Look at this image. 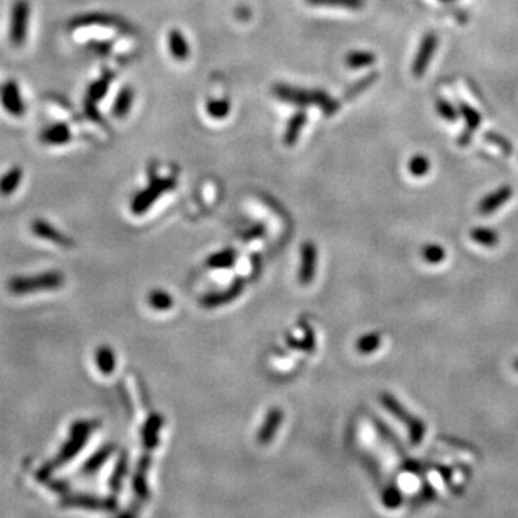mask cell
<instances>
[{"mask_svg": "<svg viewBox=\"0 0 518 518\" xmlns=\"http://www.w3.org/2000/svg\"><path fill=\"white\" fill-rule=\"evenodd\" d=\"M514 369L518 372V360H515V362H514Z\"/></svg>", "mask_w": 518, "mask_h": 518, "instance_id": "43", "label": "cell"}, {"mask_svg": "<svg viewBox=\"0 0 518 518\" xmlns=\"http://www.w3.org/2000/svg\"><path fill=\"white\" fill-rule=\"evenodd\" d=\"M471 239L485 248H495L500 242V235L490 228H475L469 234Z\"/></svg>", "mask_w": 518, "mask_h": 518, "instance_id": "29", "label": "cell"}, {"mask_svg": "<svg viewBox=\"0 0 518 518\" xmlns=\"http://www.w3.org/2000/svg\"><path fill=\"white\" fill-rule=\"evenodd\" d=\"M168 50L178 61H185L189 57V43L183 33L178 29L168 32Z\"/></svg>", "mask_w": 518, "mask_h": 518, "instance_id": "22", "label": "cell"}, {"mask_svg": "<svg viewBox=\"0 0 518 518\" xmlns=\"http://www.w3.org/2000/svg\"><path fill=\"white\" fill-rule=\"evenodd\" d=\"M422 258L427 264H441L447 258V252L441 245H426L422 249Z\"/></svg>", "mask_w": 518, "mask_h": 518, "instance_id": "35", "label": "cell"}, {"mask_svg": "<svg viewBox=\"0 0 518 518\" xmlns=\"http://www.w3.org/2000/svg\"><path fill=\"white\" fill-rule=\"evenodd\" d=\"M88 50L94 51L96 54H100V55H105L111 51V42H97V40H93L88 43Z\"/></svg>", "mask_w": 518, "mask_h": 518, "instance_id": "42", "label": "cell"}, {"mask_svg": "<svg viewBox=\"0 0 518 518\" xmlns=\"http://www.w3.org/2000/svg\"><path fill=\"white\" fill-rule=\"evenodd\" d=\"M377 78H379V74L377 72H370L369 75L363 76L362 79H359L357 82H355L347 91H345L344 100H353V98H356L363 91H366L367 88H370V86L377 81Z\"/></svg>", "mask_w": 518, "mask_h": 518, "instance_id": "32", "label": "cell"}, {"mask_svg": "<svg viewBox=\"0 0 518 518\" xmlns=\"http://www.w3.org/2000/svg\"><path fill=\"white\" fill-rule=\"evenodd\" d=\"M484 140H485L487 143H490V144H493V146L498 147L504 154H507V156L512 154V144H511L505 137H502L501 134H498V133H493V132H488V133H485Z\"/></svg>", "mask_w": 518, "mask_h": 518, "instance_id": "38", "label": "cell"}, {"mask_svg": "<svg viewBox=\"0 0 518 518\" xmlns=\"http://www.w3.org/2000/svg\"><path fill=\"white\" fill-rule=\"evenodd\" d=\"M113 452H114V445L101 447L96 454H93L88 459L85 461V464L81 468L82 473H85V475L94 473L97 469H100L108 461V458L113 455Z\"/></svg>", "mask_w": 518, "mask_h": 518, "instance_id": "23", "label": "cell"}, {"mask_svg": "<svg viewBox=\"0 0 518 518\" xmlns=\"http://www.w3.org/2000/svg\"><path fill=\"white\" fill-rule=\"evenodd\" d=\"M429 168H430V161L427 157H425L422 154L413 156L409 161V171H410V175L415 178L426 176Z\"/></svg>", "mask_w": 518, "mask_h": 518, "instance_id": "36", "label": "cell"}, {"mask_svg": "<svg viewBox=\"0 0 518 518\" xmlns=\"http://www.w3.org/2000/svg\"><path fill=\"white\" fill-rule=\"evenodd\" d=\"M438 48V36L434 32H429L423 36L419 50L416 52V57L412 64V74L416 78H420L427 71V67L434 58V54Z\"/></svg>", "mask_w": 518, "mask_h": 518, "instance_id": "11", "label": "cell"}, {"mask_svg": "<svg viewBox=\"0 0 518 518\" xmlns=\"http://www.w3.org/2000/svg\"><path fill=\"white\" fill-rule=\"evenodd\" d=\"M22 178H23V171L21 167L9 168L4 176L0 178V195L9 196L13 192H16V189L21 185Z\"/></svg>", "mask_w": 518, "mask_h": 518, "instance_id": "26", "label": "cell"}, {"mask_svg": "<svg viewBox=\"0 0 518 518\" xmlns=\"http://www.w3.org/2000/svg\"><path fill=\"white\" fill-rule=\"evenodd\" d=\"M317 270V248L313 242H306L301 248V267L298 280L302 285L313 282Z\"/></svg>", "mask_w": 518, "mask_h": 518, "instance_id": "13", "label": "cell"}, {"mask_svg": "<svg viewBox=\"0 0 518 518\" xmlns=\"http://www.w3.org/2000/svg\"><path fill=\"white\" fill-rule=\"evenodd\" d=\"M39 139L43 144L62 146L71 140V130L65 122H55L43 128Z\"/></svg>", "mask_w": 518, "mask_h": 518, "instance_id": "17", "label": "cell"}, {"mask_svg": "<svg viewBox=\"0 0 518 518\" xmlns=\"http://www.w3.org/2000/svg\"><path fill=\"white\" fill-rule=\"evenodd\" d=\"M307 5L311 6H326V8H343L350 11H360L364 8V0H306Z\"/></svg>", "mask_w": 518, "mask_h": 518, "instance_id": "28", "label": "cell"}, {"mask_svg": "<svg viewBox=\"0 0 518 518\" xmlns=\"http://www.w3.org/2000/svg\"><path fill=\"white\" fill-rule=\"evenodd\" d=\"M442 2H454V0H442Z\"/></svg>", "mask_w": 518, "mask_h": 518, "instance_id": "44", "label": "cell"}, {"mask_svg": "<svg viewBox=\"0 0 518 518\" xmlns=\"http://www.w3.org/2000/svg\"><path fill=\"white\" fill-rule=\"evenodd\" d=\"M163 426V418L157 413L151 415L147 422L143 426L142 435H143V444L147 451H153L159 444V432Z\"/></svg>", "mask_w": 518, "mask_h": 518, "instance_id": "20", "label": "cell"}, {"mask_svg": "<svg viewBox=\"0 0 518 518\" xmlns=\"http://www.w3.org/2000/svg\"><path fill=\"white\" fill-rule=\"evenodd\" d=\"M437 111L439 113V115L447 120V121H456L458 118V111L456 108L454 107V104H451L448 100H444V98H439L437 101Z\"/></svg>", "mask_w": 518, "mask_h": 518, "instance_id": "39", "label": "cell"}, {"mask_svg": "<svg viewBox=\"0 0 518 518\" xmlns=\"http://www.w3.org/2000/svg\"><path fill=\"white\" fill-rule=\"evenodd\" d=\"M151 451H147L143 454V456L140 458L139 464H137V469L134 473L133 478V488L137 494V497L140 498H147L149 497V487H147V471L150 468L151 464V456H150Z\"/></svg>", "mask_w": 518, "mask_h": 518, "instance_id": "18", "label": "cell"}, {"mask_svg": "<svg viewBox=\"0 0 518 518\" xmlns=\"http://www.w3.org/2000/svg\"><path fill=\"white\" fill-rule=\"evenodd\" d=\"M133 101H134L133 88L132 86H124V88H121V91L118 93V96L114 101V105H113L114 117L124 118L130 113V110H132Z\"/></svg>", "mask_w": 518, "mask_h": 518, "instance_id": "24", "label": "cell"}, {"mask_svg": "<svg viewBox=\"0 0 518 518\" xmlns=\"http://www.w3.org/2000/svg\"><path fill=\"white\" fill-rule=\"evenodd\" d=\"M282 418H284V413L280 408H274L268 412L261 429H259L258 432V442L261 445H268L275 434L278 432L281 423H282Z\"/></svg>", "mask_w": 518, "mask_h": 518, "instance_id": "15", "label": "cell"}, {"mask_svg": "<svg viewBox=\"0 0 518 518\" xmlns=\"http://www.w3.org/2000/svg\"><path fill=\"white\" fill-rule=\"evenodd\" d=\"M512 196V188L511 186H501L500 189L491 192L487 195L481 202L478 203V212L481 214H491L495 210H498L504 203H507Z\"/></svg>", "mask_w": 518, "mask_h": 518, "instance_id": "16", "label": "cell"}, {"mask_svg": "<svg viewBox=\"0 0 518 518\" xmlns=\"http://www.w3.org/2000/svg\"><path fill=\"white\" fill-rule=\"evenodd\" d=\"M43 484H45L47 487H50L52 491L61 494V495H65L68 494V490H69V485L65 483V481H61V480H54L52 477L47 478L45 481H43Z\"/></svg>", "mask_w": 518, "mask_h": 518, "instance_id": "41", "label": "cell"}, {"mask_svg": "<svg viewBox=\"0 0 518 518\" xmlns=\"http://www.w3.org/2000/svg\"><path fill=\"white\" fill-rule=\"evenodd\" d=\"M207 114L214 120H224L231 111V105L225 100H210L206 104Z\"/></svg>", "mask_w": 518, "mask_h": 518, "instance_id": "34", "label": "cell"}, {"mask_svg": "<svg viewBox=\"0 0 518 518\" xmlns=\"http://www.w3.org/2000/svg\"><path fill=\"white\" fill-rule=\"evenodd\" d=\"M65 284V275L61 271H48L33 277H18L8 282V291L13 295H25L42 291L59 289Z\"/></svg>", "mask_w": 518, "mask_h": 518, "instance_id": "3", "label": "cell"}, {"mask_svg": "<svg viewBox=\"0 0 518 518\" xmlns=\"http://www.w3.org/2000/svg\"><path fill=\"white\" fill-rule=\"evenodd\" d=\"M127 472H128V455L125 452H121V455L117 459L115 468H114L111 477H110V481H108L113 494L120 493V490L122 487V483H124V478L127 477Z\"/></svg>", "mask_w": 518, "mask_h": 518, "instance_id": "25", "label": "cell"}, {"mask_svg": "<svg viewBox=\"0 0 518 518\" xmlns=\"http://www.w3.org/2000/svg\"><path fill=\"white\" fill-rule=\"evenodd\" d=\"M272 94L288 104L298 105V107H309L316 105L318 107L327 117L334 115L338 108L340 103L330 97L323 90H306V88H298V86L287 85V84H277L272 88Z\"/></svg>", "mask_w": 518, "mask_h": 518, "instance_id": "2", "label": "cell"}, {"mask_svg": "<svg viewBox=\"0 0 518 518\" xmlns=\"http://www.w3.org/2000/svg\"><path fill=\"white\" fill-rule=\"evenodd\" d=\"M86 26H105V28H114L121 32L130 30V26L125 21H122L118 16L107 15V13H86L75 16L69 21V28H86Z\"/></svg>", "mask_w": 518, "mask_h": 518, "instance_id": "10", "label": "cell"}, {"mask_svg": "<svg viewBox=\"0 0 518 518\" xmlns=\"http://www.w3.org/2000/svg\"><path fill=\"white\" fill-rule=\"evenodd\" d=\"M30 5L28 0H15L11 8V23H9V40L13 47L21 48L26 43L29 30Z\"/></svg>", "mask_w": 518, "mask_h": 518, "instance_id": "5", "label": "cell"}, {"mask_svg": "<svg viewBox=\"0 0 518 518\" xmlns=\"http://www.w3.org/2000/svg\"><path fill=\"white\" fill-rule=\"evenodd\" d=\"M175 189V180L171 179H153L151 183L142 190L132 202V212L134 214H142L149 210V207L166 192Z\"/></svg>", "mask_w": 518, "mask_h": 518, "instance_id": "7", "label": "cell"}, {"mask_svg": "<svg viewBox=\"0 0 518 518\" xmlns=\"http://www.w3.org/2000/svg\"><path fill=\"white\" fill-rule=\"evenodd\" d=\"M383 502L387 505V508H396L402 502V495L395 487H388L383 493Z\"/></svg>", "mask_w": 518, "mask_h": 518, "instance_id": "40", "label": "cell"}, {"mask_svg": "<svg viewBox=\"0 0 518 518\" xmlns=\"http://www.w3.org/2000/svg\"><path fill=\"white\" fill-rule=\"evenodd\" d=\"M0 104L13 117H23L26 113L25 101L21 96V88L15 79H8L0 84Z\"/></svg>", "mask_w": 518, "mask_h": 518, "instance_id": "9", "label": "cell"}, {"mask_svg": "<svg viewBox=\"0 0 518 518\" xmlns=\"http://www.w3.org/2000/svg\"><path fill=\"white\" fill-rule=\"evenodd\" d=\"M113 78H114V74L110 71H105L104 75L100 79H97L96 82H93L88 86V90H86V94L84 98V111H85V115L90 120L97 121V122L101 121V115L97 108V104L107 96Z\"/></svg>", "mask_w": 518, "mask_h": 518, "instance_id": "6", "label": "cell"}, {"mask_svg": "<svg viewBox=\"0 0 518 518\" xmlns=\"http://www.w3.org/2000/svg\"><path fill=\"white\" fill-rule=\"evenodd\" d=\"M243 289V281L238 280L234 282L232 287H229L226 291H222V292H214V294H210V295H206L203 299H202V304L205 307H209V309H213V307H219V306H224L226 304V302H231L234 301Z\"/></svg>", "mask_w": 518, "mask_h": 518, "instance_id": "19", "label": "cell"}, {"mask_svg": "<svg viewBox=\"0 0 518 518\" xmlns=\"http://www.w3.org/2000/svg\"><path fill=\"white\" fill-rule=\"evenodd\" d=\"M306 122H307V113L304 110L297 111L291 117V120L287 124L285 133H284V144L285 146L291 147V146H294L298 142L299 134L302 132V128H304Z\"/></svg>", "mask_w": 518, "mask_h": 518, "instance_id": "21", "label": "cell"}, {"mask_svg": "<svg viewBox=\"0 0 518 518\" xmlns=\"http://www.w3.org/2000/svg\"><path fill=\"white\" fill-rule=\"evenodd\" d=\"M30 229H32V234L36 235L38 238L51 241L55 245H59L62 248H74L75 246V242H74L72 238H69L68 235L62 234L59 229H57L55 226H52L47 221L35 219L30 224Z\"/></svg>", "mask_w": 518, "mask_h": 518, "instance_id": "12", "label": "cell"}, {"mask_svg": "<svg viewBox=\"0 0 518 518\" xmlns=\"http://www.w3.org/2000/svg\"><path fill=\"white\" fill-rule=\"evenodd\" d=\"M96 363L98 366V370L103 374H111L115 369L117 360L114 352L108 347V345H101V347L96 353Z\"/></svg>", "mask_w": 518, "mask_h": 518, "instance_id": "27", "label": "cell"}, {"mask_svg": "<svg viewBox=\"0 0 518 518\" xmlns=\"http://www.w3.org/2000/svg\"><path fill=\"white\" fill-rule=\"evenodd\" d=\"M376 62V55L369 51H353L345 58V64H347L352 69H360L364 67H372Z\"/></svg>", "mask_w": 518, "mask_h": 518, "instance_id": "31", "label": "cell"}, {"mask_svg": "<svg viewBox=\"0 0 518 518\" xmlns=\"http://www.w3.org/2000/svg\"><path fill=\"white\" fill-rule=\"evenodd\" d=\"M62 508H85L97 511H115L117 501L113 497L101 498L90 494H65L61 500Z\"/></svg>", "mask_w": 518, "mask_h": 518, "instance_id": "8", "label": "cell"}, {"mask_svg": "<svg viewBox=\"0 0 518 518\" xmlns=\"http://www.w3.org/2000/svg\"><path fill=\"white\" fill-rule=\"evenodd\" d=\"M380 344H381V335L379 333H369L357 340L356 349L362 355H370L380 347Z\"/></svg>", "mask_w": 518, "mask_h": 518, "instance_id": "33", "label": "cell"}, {"mask_svg": "<svg viewBox=\"0 0 518 518\" xmlns=\"http://www.w3.org/2000/svg\"><path fill=\"white\" fill-rule=\"evenodd\" d=\"M380 402L383 405V408L392 413L399 422L405 423L408 426V432H409V441L412 445H419L423 441L425 432H426V426L425 423L416 418L415 415H412L393 395L391 393H381L380 396Z\"/></svg>", "mask_w": 518, "mask_h": 518, "instance_id": "4", "label": "cell"}, {"mask_svg": "<svg viewBox=\"0 0 518 518\" xmlns=\"http://www.w3.org/2000/svg\"><path fill=\"white\" fill-rule=\"evenodd\" d=\"M235 259H236V252L234 249H226V251H222V252L212 255L206 261V264L210 268L222 270V268L232 267L234 263H235Z\"/></svg>", "mask_w": 518, "mask_h": 518, "instance_id": "30", "label": "cell"}, {"mask_svg": "<svg viewBox=\"0 0 518 518\" xmlns=\"http://www.w3.org/2000/svg\"><path fill=\"white\" fill-rule=\"evenodd\" d=\"M149 302L150 306L156 310H168L171 306H173V299L171 297L164 292V291H153L150 295H149Z\"/></svg>", "mask_w": 518, "mask_h": 518, "instance_id": "37", "label": "cell"}, {"mask_svg": "<svg viewBox=\"0 0 518 518\" xmlns=\"http://www.w3.org/2000/svg\"><path fill=\"white\" fill-rule=\"evenodd\" d=\"M100 426L98 420H76L71 425L69 429V439L64 444L59 454L45 465H42L38 472L36 478L43 483L47 478L52 477V472L57 468L64 466L68 464L72 458H75L88 442L90 435Z\"/></svg>", "mask_w": 518, "mask_h": 518, "instance_id": "1", "label": "cell"}, {"mask_svg": "<svg viewBox=\"0 0 518 518\" xmlns=\"http://www.w3.org/2000/svg\"><path fill=\"white\" fill-rule=\"evenodd\" d=\"M459 111H461V115L465 120L466 128H465V132L459 136L458 144L459 146H466V144H469V142L472 140L473 133L477 132V128L481 124V115L477 110H475L473 107H471L466 103H459Z\"/></svg>", "mask_w": 518, "mask_h": 518, "instance_id": "14", "label": "cell"}]
</instances>
